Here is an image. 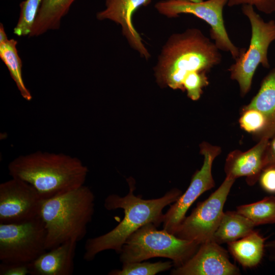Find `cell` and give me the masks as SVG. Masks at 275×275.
I'll list each match as a JSON object with an SVG mask.
<instances>
[{
    "mask_svg": "<svg viewBox=\"0 0 275 275\" xmlns=\"http://www.w3.org/2000/svg\"><path fill=\"white\" fill-rule=\"evenodd\" d=\"M127 181L129 189L126 196L109 195L104 202L108 210L123 209L124 218L111 231L86 240L83 256L86 261H92L97 254L106 250H114L119 254L127 239L147 224L153 223L158 227L164 219L163 209L174 203L182 194L180 189L174 188L159 198L144 199L141 195L134 194V179L130 178Z\"/></svg>",
    "mask_w": 275,
    "mask_h": 275,
    "instance_id": "6da1fadb",
    "label": "cell"
},
{
    "mask_svg": "<svg viewBox=\"0 0 275 275\" xmlns=\"http://www.w3.org/2000/svg\"><path fill=\"white\" fill-rule=\"evenodd\" d=\"M220 50L197 28L172 35L162 47L154 70L161 87L184 91L183 82L194 72H209L222 61Z\"/></svg>",
    "mask_w": 275,
    "mask_h": 275,
    "instance_id": "7a4b0ae2",
    "label": "cell"
},
{
    "mask_svg": "<svg viewBox=\"0 0 275 275\" xmlns=\"http://www.w3.org/2000/svg\"><path fill=\"white\" fill-rule=\"evenodd\" d=\"M12 178L31 185L43 200L84 185L88 169L76 157L38 151L15 158L8 164Z\"/></svg>",
    "mask_w": 275,
    "mask_h": 275,
    "instance_id": "3957f363",
    "label": "cell"
},
{
    "mask_svg": "<svg viewBox=\"0 0 275 275\" xmlns=\"http://www.w3.org/2000/svg\"><path fill=\"white\" fill-rule=\"evenodd\" d=\"M94 207V195L85 185L44 200L40 216L46 231L45 249L51 250L70 239L81 240L92 220Z\"/></svg>",
    "mask_w": 275,
    "mask_h": 275,
    "instance_id": "277c9868",
    "label": "cell"
},
{
    "mask_svg": "<svg viewBox=\"0 0 275 275\" xmlns=\"http://www.w3.org/2000/svg\"><path fill=\"white\" fill-rule=\"evenodd\" d=\"M156 228L149 223L132 233L119 254L120 262L124 264L162 257L171 259L173 266L178 267L190 259L200 246L195 241L181 239Z\"/></svg>",
    "mask_w": 275,
    "mask_h": 275,
    "instance_id": "5b68a950",
    "label": "cell"
},
{
    "mask_svg": "<svg viewBox=\"0 0 275 275\" xmlns=\"http://www.w3.org/2000/svg\"><path fill=\"white\" fill-rule=\"evenodd\" d=\"M242 12L251 24L250 45L247 50L242 48L239 57L228 70L231 78L237 82L243 97L251 89L258 66L261 64L266 68L270 67L267 53L270 44L275 40V21H265L250 5H243Z\"/></svg>",
    "mask_w": 275,
    "mask_h": 275,
    "instance_id": "8992f818",
    "label": "cell"
},
{
    "mask_svg": "<svg viewBox=\"0 0 275 275\" xmlns=\"http://www.w3.org/2000/svg\"><path fill=\"white\" fill-rule=\"evenodd\" d=\"M46 231L40 216L31 220L0 223V260L4 263H30L47 250Z\"/></svg>",
    "mask_w": 275,
    "mask_h": 275,
    "instance_id": "52a82bcc",
    "label": "cell"
},
{
    "mask_svg": "<svg viewBox=\"0 0 275 275\" xmlns=\"http://www.w3.org/2000/svg\"><path fill=\"white\" fill-rule=\"evenodd\" d=\"M228 0H207L198 2L177 0H162L155 5L156 10L169 18L181 14H193L203 20L210 27V35L220 50L229 52L234 60L240 56L241 49L235 46L225 28L223 9Z\"/></svg>",
    "mask_w": 275,
    "mask_h": 275,
    "instance_id": "ba28073f",
    "label": "cell"
},
{
    "mask_svg": "<svg viewBox=\"0 0 275 275\" xmlns=\"http://www.w3.org/2000/svg\"><path fill=\"white\" fill-rule=\"evenodd\" d=\"M235 180L226 177L221 185L185 216L174 235L201 244L213 240L223 214L224 206Z\"/></svg>",
    "mask_w": 275,
    "mask_h": 275,
    "instance_id": "9c48e42d",
    "label": "cell"
},
{
    "mask_svg": "<svg viewBox=\"0 0 275 275\" xmlns=\"http://www.w3.org/2000/svg\"><path fill=\"white\" fill-rule=\"evenodd\" d=\"M200 153L204 162L200 170L192 177L186 191L182 193L164 214L163 229L175 234L186 216V213L194 202L204 193L212 188L215 182L212 174V166L214 159L221 153L219 146L203 142L200 145Z\"/></svg>",
    "mask_w": 275,
    "mask_h": 275,
    "instance_id": "30bf717a",
    "label": "cell"
},
{
    "mask_svg": "<svg viewBox=\"0 0 275 275\" xmlns=\"http://www.w3.org/2000/svg\"><path fill=\"white\" fill-rule=\"evenodd\" d=\"M43 199L28 183L12 178L0 184V223H18L40 216Z\"/></svg>",
    "mask_w": 275,
    "mask_h": 275,
    "instance_id": "8fae6325",
    "label": "cell"
},
{
    "mask_svg": "<svg viewBox=\"0 0 275 275\" xmlns=\"http://www.w3.org/2000/svg\"><path fill=\"white\" fill-rule=\"evenodd\" d=\"M172 275H239V268L230 260L228 252L213 240L201 244L183 265L172 269Z\"/></svg>",
    "mask_w": 275,
    "mask_h": 275,
    "instance_id": "7c38bea8",
    "label": "cell"
},
{
    "mask_svg": "<svg viewBox=\"0 0 275 275\" xmlns=\"http://www.w3.org/2000/svg\"><path fill=\"white\" fill-rule=\"evenodd\" d=\"M151 0H105L104 9L98 12L96 18L108 19L121 25L123 35L130 46L146 59L150 54L144 45L142 38L132 22L134 13L141 7L149 5Z\"/></svg>",
    "mask_w": 275,
    "mask_h": 275,
    "instance_id": "4fadbf2b",
    "label": "cell"
},
{
    "mask_svg": "<svg viewBox=\"0 0 275 275\" xmlns=\"http://www.w3.org/2000/svg\"><path fill=\"white\" fill-rule=\"evenodd\" d=\"M269 139L262 137L250 149L242 152L235 150L227 156L224 170L227 178L236 180L244 176L249 185H254L264 169V154Z\"/></svg>",
    "mask_w": 275,
    "mask_h": 275,
    "instance_id": "5bb4252c",
    "label": "cell"
},
{
    "mask_svg": "<svg viewBox=\"0 0 275 275\" xmlns=\"http://www.w3.org/2000/svg\"><path fill=\"white\" fill-rule=\"evenodd\" d=\"M77 242L68 240L47 250L29 264L31 275H71Z\"/></svg>",
    "mask_w": 275,
    "mask_h": 275,
    "instance_id": "9a60e30c",
    "label": "cell"
},
{
    "mask_svg": "<svg viewBox=\"0 0 275 275\" xmlns=\"http://www.w3.org/2000/svg\"><path fill=\"white\" fill-rule=\"evenodd\" d=\"M243 107L256 109L265 117L267 127L263 137L270 140L275 135V67L264 77L257 94Z\"/></svg>",
    "mask_w": 275,
    "mask_h": 275,
    "instance_id": "2e32d148",
    "label": "cell"
},
{
    "mask_svg": "<svg viewBox=\"0 0 275 275\" xmlns=\"http://www.w3.org/2000/svg\"><path fill=\"white\" fill-rule=\"evenodd\" d=\"M265 238L254 230L246 236L228 243V250L243 267L253 268L261 261L265 250Z\"/></svg>",
    "mask_w": 275,
    "mask_h": 275,
    "instance_id": "e0dca14e",
    "label": "cell"
},
{
    "mask_svg": "<svg viewBox=\"0 0 275 275\" xmlns=\"http://www.w3.org/2000/svg\"><path fill=\"white\" fill-rule=\"evenodd\" d=\"M75 0H42L29 37H37L49 30H58L61 21Z\"/></svg>",
    "mask_w": 275,
    "mask_h": 275,
    "instance_id": "ac0fdd59",
    "label": "cell"
},
{
    "mask_svg": "<svg viewBox=\"0 0 275 275\" xmlns=\"http://www.w3.org/2000/svg\"><path fill=\"white\" fill-rule=\"evenodd\" d=\"M255 227L250 219L236 211H227L223 214L212 240L219 244L228 243L249 235Z\"/></svg>",
    "mask_w": 275,
    "mask_h": 275,
    "instance_id": "d6986e66",
    "label": "cell"
},
{
    "mask_svg": "<svg viewBox=\"0 0 275 275\" xmlns=\"http://www.w3.org/2000/svg\"><path fill=\"white\" fill-rule=\"evenodd\" d=\"M17 44V41L13 39L0 43V57L7 67L21 96L25 100L30 101L32 95L22 78V62L18 53Z\"/></svg>",
    "mask_w": 275,
    "mask_h": 275,
    "instance_id": "ffe728a7",
    "label": "cell"
},
{
    "mask_svg": "<svg viewBox=\"0 0 275 275\" xmlns=\"http://www.w3.org/2000/svg\"><path fill=\"white\" fill-rule=\"evenodd\" d=\"M236 211L255 226L275 224V197H266L259 201L240 205Z\"/></svg>",
    "mask_w": 275,
    "mask_h": 275,
    "instance_id": "44dd1931",
    "label": "cell"
},
{
    "mask_svg": "<svg viewBox=\"0 0 275 275\" xmlns=\"http://www.w3.org/2000/svg\"><path fill=\"white\" fill-rule=\"evenodd\" d=\"M173 266L172 261L155 263L134 262L123 264L121 269H113L109 275H155L168 270Z\"/></svg>",
    "mask_w": 275,
    "mask_h": 275,
    "instance_id": "7402d4cb",
    "label": "cell"
},
{
    "mask_svg": "<svg viewBox=\"0 0 275 275\" xmlns=\"http://www.w3.org/2000/svg\"><path fill=\"white\" fill-rule=\"evenodd\" d=\"M42 0H24L20 3V14L13 33L18 36L30 34L37 16Z\"/></svg>",
    "mask_w": 275,
    "mask_h": 275,
    "instance_id": "603a6c76",
    "label": "cell"
},
{
    "mask_svg": "<svg viewBox=\"0 0 275 275\" xmlns=\"http://www.w3.org/2000/svg\"><path fill=\"white\" fill-rule=\"evenodd\" d=\"M239 123L242 129L259 137L260 139L264 135L267 127L264 115L252 108H243Z\"/></svg>",
    "mask_w": 275,
    "mask_h": 275,
    "instance_id": "cb8c5ba5",
    "label": "cell"
},
{
    "mask_svg": "<svg viewBox=\"0 0 275 275\" xmlns=\"http://www.w3.org/2000/svg\"><path fill=\"white\" fill-rule=\"evenodd\" d=\"M209 80L205 72H194L187 75L183 82L184 91L193 100H198L203 93V89L208 86Z\"/></svg>",
    "mask_w": 275,
    "mask_h": 275,
    "instance_id": "d4e9b609",
    "label": "cell"
},
{
    "mask_svg": "<svg viewBox=\"0 0 275 275\" xmlns=\"http://www.w3.org/2000/svg\"><path fill=\"white\" fill-rule=\"evenodd\" d=\"M227 4L229 7L239 5L255 6L258 11L266 14L275 12V0H228Z\"/></svg>",
    "mask_w": 275,
    "mask_h": 275,
    "instance_id": "484cf974",
    "label": "cell"
},
{
    "mask_svg": "<svg viewBox=\"0 0 275 275\" xmlns=\"http://www.w3.org/2000/svg\"><path fill=\"white\" fill-rule=\"evenodd\" d=\"M29 264L2 262L0 264V274L26 275L30 274Z\"/></svg>",
    "mask_w": 275,
    "mask_h": 275,
    "instance_id": "4316f807",
    "label": "cell"
},
{
    "mask_svg": "<svg viewBox=\"0 0 275 275\" xmlns=\"http://www.w3.org/2000/svg\"><path fill=\"white\" fill-rule=\"evenodd\" d=\"M258 181L264 191L269 194H275V168L264 169Z\"/></svg>",
    "mask_w": 275,
    "mask_h": 275,
    "instance_id": "83f0119b",
    "label": "cell"
},
{
    "mask_svg": "<svg viewBox=\"0 0 275 275\" xmlns=\"http://www.w3.org/2000/svg\"><path fill=\"white\" fill-rule=\"evenodd\" d=\"M268 168H275V135L269 140L265 152L264 169Z\"/></svg>",
    "mask_w": 275,
    "mask_h": 275,
    "instance_id": "f1b7e54d",
    "label": "cell"
},
{
    "mask_svg": "<svg viewBox=\"0 0 275 275\" xmlns=\"http://www.w3.org/2000/svg\"><path fill=\"white\" fill-rule=\"evenodd\" d=\"M265 250L269 260L275 263V238L265 243Z\"/></svg>",
    "mask_w": 275,
    "mask_h": 275,
    "instance_id": "f546056e",
    "label": "cell"
},
{
    "mask_svg": "<svg viewBox=\"0 0 275 275\" xmlns=\"http://www.w3.org/2000/svg\"><path fill=\"white\" fill-rule=\"evenodd\" d=\"M8 40L7 34L5 31L3 24H0V43L6 42Z\"/></svg>",
    "mask_w": 275,
    "mask_h": 275,
    "instance_id": "4dcf8cb0",
    "label": "cell"
},
{
    "mask_svg": "<svg viewBox=\"0 0 275 275\" xmlns=\"http://www.w3.org/2000/svg\"><path fill=\"white\" fill-rule=\"evenodd\" d=\"M177 1H189V2H201L202 0H177Z\"/></svg>",
    "mask_w": 275,
    "mask_h": 275,
    "instance_id": "1f68e13d",
    "label": "cell"
}]
</instances>
